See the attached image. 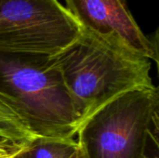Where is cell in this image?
<instances>
[{
  "label": "cell",
  "instance_id": "6da1fadb",
  "mask_svg": "<svg viewBox=\"0 0 159 158\" xmlns=\"http://www.w3.org/2000/svg\"><path fill=\"white\" fill-rule=\"evenodd\" d=\"M80 125L117 96L151 88V61L81 29L78 37L55 55Z\"/></svg>",
  "mask_w": 159,
  "mask_h": 158
},
{
  "label": "cell",
  "instance_id": "7a4b0ae2",
  "mask_svg": "<svg viewBox=\"0 0 159 158\" xmlns=\"http://www.w3.org/2000/svg\"><path fill=\"white\" fill-rule=\"evenodd\" d=\"M0 94L36 137L74 138L79 120L50 55L0 51Z\"/></svg>",
  "mask_w": 159,
  "mask_h": 158
},
{
  "label": "cell",
  "instance_id": "3957f363",
  "mask_svg": "<svg viewBox=\"0 0 159 158\" xmlns=\"http://www.w3.org/2000/svg\"><path fill=\"white\" fill-rule=\"evenodd\" d=\"M158 108L156 86L125 92L80 125L77 142L87 158H143L148 135L159 125Z\"/></svg>",
  "mask_w": 159,
  "mask_h": 158
},
{
  "label": "cell",
  "instance_id": "277c9868",
  "mask_svg": "<svg viewBox=\"0 0 159 158\" xmlns=\"http://www.w3.org/2000/svg\"><path fill=\"white\" fill-rule=\"evenodd\" d=\"M80 32L58 0H0V51L51 56Z\"/></svg>",
  "mask_w": 159,
  "mask_h": 158
},
{
  "label": "cell",
  "instance_id": "5b68a950",
  "mask_svg": "<svg viewBox=\"0 0 159 158\" xmlns=\"http://www.w3.org/2000/svg\"><path fill=\"white\" fill-rule=\"evenodd\" d=\"M66 10L80 29L158 61L157 36H146L126 0H65Z\"/></svg>",
  "mask_w": 159,
  "mask_h": 158
},
{
  "label": "cell",
  "instance_id": "8992f818",
  "mask_svg": "<svg viewBox=\"0 0 159 158\" xmlns=\"http://www.w3.org/2000/svg\"><path fill=\"white\" fill-rule=\"evenodd\" d=\"M35 138L14 105L0 94V146L21 150Z\"/></svg>",
  "mask_w": 159,
  "mask_h": 158
},
{
  "label": "cell",
  "instance_id": "52a82bcc",
  "mask_svg": "<svg viewBox=\"0 0 159 158\" xmlns=\"http://www.w3.org/2000/svg\"><path fill=\"white\" fill-rule=\"evenodd\" d=\"M78 147L74 138L36 137L26 151L30 158H70Z\"/></svg>",
  "mask_w": 159,
  "mask_h": 158
},
{
  "label": "cell",
  "instance_id": "ba28073f",
  "mask_svg": "<svg viewBox=\"0 0 159 158\" xmlns=\"http://www.w3.org/2000/svg\"><path fill=\"white\" fill-rule=\"evenodd\" d=\"M158 135L159 125H156L155 127H153L148 135L143 158H159Z\"/></svg>",
  "mask_w": 159,
  "mask_h": 158
},
{
  "label": "cell",
  "instance_id": "9c48e42d",
  "mask_svg": "<svg viewBox=\"0 0 159 158\" xmlns=\"http://www.w3.org/2000/svg\"><path fill=\"white\" fill-rule=\"evenodd\" d=\"M19 151H20V150H14V149H9V148H7V147L0 146V158L11 157L12 156L17 154Z\"/></svg>",
  "mask_w": 159,
  "mask_h": 158
},
{
  "label": "cell",
  "instance_id": "30bf717a",
  "mask_svg": "<svg viewBox=\"0 0 159 158\" xmlns=\"http://www.w3.org/2000/svg\"><path fill=\"white\" fill-rule=\"evenodd\" d=\"M9 158H30V157H29V156H28V153H27V151H26V148H24V149H22V150L19 151L17 154H15L14 156H12L11 157H9Z\"/></svg>",
  "mask_w": 159,
  "mask_h": 158
},
{
  "label": "cell",
  "instance_id": "8fae6325",
  "mask_svg": "<svg viewBox=\"0 0 159 158\" xmlns=\"http://www.w3.org/2000/svg\"><path fill=\"white\" fill-rule=\"evenodd\" d=\"M70 158H87V156H86L85 153L83 152V150L81 149V147L79 146L78 149L75 152V154Z\"/></svg>",
  "mask_w": 159,
  "mask_h": 158
}]
</instances>
